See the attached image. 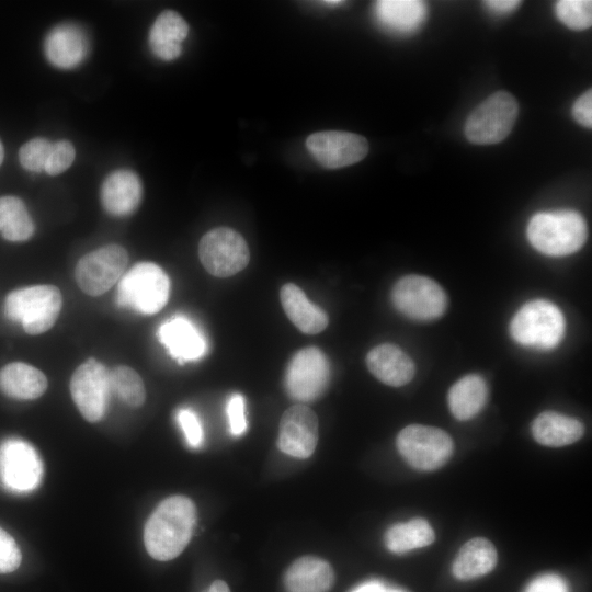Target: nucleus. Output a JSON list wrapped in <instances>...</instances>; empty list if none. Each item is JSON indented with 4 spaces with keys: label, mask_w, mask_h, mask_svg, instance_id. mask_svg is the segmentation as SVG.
<instances>
[{
    "label": "nucleus",
    "mask_w": 592,
    "mask_h": 592,
    "mask_svg": "<svg viewBox=\"0 0 592 592\" xmlns=\"http://www.w3.org/2000/svg\"><path fill=\"white\" fill-rule=\"evenodd\" d=\"M321 3L327 5V7H338V5L342 4L343 1H339V0H335V1H322Z\"/></svg>",
    "instance_id": "nucleus-42"
},
{
    "label": "nucleus",
    "mask_w": 592,
    "mask_h": 592,
    "mask_svg": "<svg viewBox=\"0 0 592 592\" xmlns=\"http://www.w3.org/2000/svg\"><path fill=\"white\" fill-rule=\"evenodd\" d=\"M366 365L378 380L392 387L407 385L415 373L411 357L391 343L373 348L367 353Z\"/></svg>",
    "instance_id": "nucleus-19"
},
{
    "label": "nucleus",
    "mask_w": 592,
    "mask_h": 592,
    "mask_svg": "<svg viewBox=\"0 0 592 592\" xmlns=\"http://www.w3.org/2000/svg\"><path fill=\"white\" fill-rule=\"evenodd\" d=\"M435 533L431 524L421 517L390 526L385 533V545L395 554H403L431 545Z\"/></svg>",
    "instance_id": "nucleus-28"
},
{
    "label": "nucleus",
    "mask_w": 592,
    "mask_h": 592,
    "mask_svg": "<svg viewBox=\"0 0 592 592\" xmlns=\"http://www.w3.org/2000/svg\"><path fill=\"white\" fill-rule=\"evenodd\" d=\"M485 4L490 9V11L497 14H506L517 9V7L521 4V1L491 0V1H485Z\"/></svg>",
    "instance_id": "nucleus-39"
},
{
    "label": "nucleus",
    "mask_w": 592,
    "mask_h": 592,
    "mask_svg": "<svg viewBox=\"0 0 592 592\" xmlns=\"http://www.w3.org/2000/svg\"><path fill=\"white\" fill-rule=\"evenodd\" d=\"M143 196L140 179L130 170H116L109 174L101 186V203L112 216L132 215Z\"/></svg>",
    "instance_id": "nucleus-18"
},
{
    "label": "nucleus",
    "mask_w": 592,
    "mask_h": 592,
    "mask_svg": "<svg viewBox=\"0 0 592 592\" xmlns=\"http://www.w3.org/2000/svg\"><path fill=\"white\" fill-rule=\"evenodd\" d=\"M177 420L185 435L187 443L197 447L203 441V429L197 415L190 409L178 412Z\"/></svg>",
    "instance_id": "nucleus-36"
},
{
    "label": "nucleus",
    "mask_w": 592,
    "mask_h": 592,
    "mask_svg": "<svg viewBox=\"0 0 592 592\" xmlns=\"http://www.w3.org/2000/svg\"><path fill=\"white\" fill-rule=\"evenodd\" d=\"M563 332L562 312L546 299H534L524 304L510 322V333L516 343L542 351L556 348Z\"/></svg>",
    "instance_id": "nucleus-4"
},
{
    "label": "nucleus",
    "mask_w": 592,
    "mask_h": 592,
    "mask_svg": "<svg viewBox=\"0 0 592 592\" xmlns=\"http://www.w3.org/2000/svg\"><path fill=\"white\" fill-rule=\"evenodd\" d=\"M35 230L24 202L12 195L0 196V232L8 241L29 240Z\"/></svg>",
    "instance_id": "nucleus-29"
},
{
    "label": "nucleus",
    "mask_w": 592,
    "mask_h": 592,
    "mask_svg": "<svg viewBox=\"0 0 592 592\" xmlns=\"http://www.w3.org/2000/svg\"><path fill=\"white\" fill-rule=\"evenodd\" d=\"M62 306L60 291L54 285H34L10 292L3 304L7 319L18 322L32 335L49 330Z\"/></svg>",
    "instance_id": "nucleus-3"
},
{
    "label": "nucleus",
    "mask_w": 592,
    "mask_h": 592,
    "mask_svg": "<svg viewBox=\"0 0 592 592\" xmlns=\"http://www.w3.org/2000/svg\"><path fill=\"white\" fill-rule=\"evenodd\" d=\"M525 592H568V587L559 576L549 573L534 579Z\"/></svg>",
    "instance_id": "nucleus-37"
},
{
    "label": "nucleus",
    "mask_w": 592,
    "mask_h": 592,
    "mask_svg": "<svg viewBox=\"0 0 592 592\" xmlns=\"http://www.w3.org/2000/svg\"><path fill=\"white\" fill-rule=\"evenodd\" d=\"M3 158H4V149H3V145H2V143L0 140V166H1L2 161H3Z\"/></svg>",
    "instance_id": "nucleus-43"
},
{
    "label": "nucleus",
    "mask_w": 592,
    "mask_h": 592,
    "mask_svg": "<svg viewBox=\"0 0 592 592\" xmlns=\"http://www.w3.org/2000/svg\"><path fill=\"white\" fill-rule=\"evenodd\" d=\"M169 293L170 281L166 272L152 262H140L118 281L116 300L121 307L153 315L166 306Z\"/></svg>",
    "instance_id": "nucleus-5"
},
{
    "label": "nucleus",
    "mask_w": 592,
    "mask_h": 592,
    "mask_svg": "<svg viewBox=\"0 0 592 592\" xmlns=\"http://www.w3.org/2000/svg\"><path fill=\"white\" fill-rule=\"evenodd\" d=\"M306 147L319 164L327 169H338L354 164L368 152L365 137L342 130H325L311 134Z\"/></svg>",
    "instance_id": "nucleus-13"
},
{
    "label": "nucleus",
    "mask_w": 592,
    "mask_h": 592,
    "mask_svg": "<svg viewBox=\"0 0 592 592\" xmlns=\"http://www.w3.org/2000/svg\"><path fill=\"white\" fill-rule=\"evenodd\" d=\"M128 253L119 244H106L83 255L75 269L82 292L99 296L115 285L126 272Z\"/></svg>",
    "instance_id": "nucleus-10"
},
{
    "label": "nucleus",
    "mask_w": 592,
    "mask_h": 592,
    "mask_svg": "<svg viewBox=\"0 0 592 592\" xmlns=\"http://www.w3.org/2000/svg\"><path fill=\"white\" fill-rule=\"evenodd\" d=\"M517 114L515 98L509 92L498 91L469 114L465 123V136L477 145L498 144L510 134Z\"/></svg>",
    "instance_id": "nucleus-6"
},
{
    "label": "nucleus",
    "mask_w": 592,
    "mask_h": 592,
    "mask_svg": "<svg viewBox=\"0 0 592 592\" xmlns=\"http://www.w3.org/2000/svg\"><path fill=\"white\" fill-rule=\"evenodd\" d=\"M43 464L35 448L21 440H8L0 447V477L15 491H30L38 486Z\"/></svg>",
    "instance_id": "nucleus-14"
},
{
    "label": "nucleus",
    "mask_w": 592,
    "mask_h": 592,
    "mask_svg": "<svg viewBox=\"0 0 592 592\" xmlns=\"http://www.w3.org/2000/svg\"><path fill=\"white\" fill-rule=\"evenodd\" d=\"M70 394L87 421H100L106 411L111 394L109 369L95 358H88L73 372Z\"/></svg>",
    "instance_id": "nucleus-12"
},
{
    "label": "nucleus",
    "mask_w": 592,
    "mask_h": 592,
    "mask_svg": "<svg viewBox=\"0 0 592 592\" xmlns=\"http://www.w3.org/2000/svg\"><path fill=\"white\" fill-rule=\"evenodd\" d=\"M205 592H230V590L225 581L215 580Z\"/></svg>",
    "instance_id": "nucleus-41"
},
{
    "label": "nucleus",
    "mask_w": 592,
    "mask_h": 592,
    "mask_svg": "<svg viewBox=\"0 0 592 592\" xmlns=\"http://www.w3.org/2000/svg\"><path fill=\"white\" fill-rule=\"evenodd\" d=\"M401 457L413 468L431 471L442 467L452 456L454 443L444 430L410 424L403 428L396 439Z\"/></svg>",
    "instance_id": "nucleus-7"
},
{
    "label": "nucleus",
    "mask_w": 592,
    "mask_h": 592,
    "mask_svg": "<svg viewBox=\"0 0 592 592\" xmlns=\"http://www.w3.org/2000/svg\"><path fill=\"white\" fill-rule=\"evenodd\" d=\"M189 34V25L177 12H161L149 32V46L161 60L171 61L182 53V43Z\"/></svg>",
    "instance_id": "nucleus-21"
},
{
    "label": "nucleus",
    "mask_w": 592,
    "mask_h": 592,
    "mask_svg": "<svg viewBox=\"0 0 592 592\" xmlns=\"http://www.w3.org/2000/svg\"><path fill=\"white\" fill-rule=\"evenodd\" d=\"M111 391L129 407H140L146 390L139 374L128 366H117L110 372Z\"/></svg>",
    "instance_id": "nucleus-30"
},
{
    "label": "nucleus",
    "mask_w": 592,
    "mask_h": 592,
    "mask_svg": "<svg viewBox=\"0 0 592 592\" xmlns=\"http://www.w3.org/2000/svg\"><path fill=\"white\" fill-rule=\"evenodd\" d=\"M75 157L76 151L70 141L53 143L44 171L49 175H58L72 164Z\"/></svg>",
    "instance_id": "nucleus-33"
},
{
    "label": "nucleus",
    "mask_w": 592,
    "mask_h": 592,
    "mask_svg": "<svg viewBox=\"0 0 592 592\" xmlns=\"http://www.w3.org/2000/svg\"><path fill=\"white\" fill-rule=\"evenodd\" d=\"M158 338L169 354L180 363L198 360L207 351L203 333L184 316H175L163 322L158 330Z\"/></svg>",
    "instance_id": "nucleus-16"
},
{
    "label": "nucleus",
    "mask_w": 592,
    "mask_h": 592,
    "mask_svg": "<svg viewBox=\"0 0 592 592\" xmlns=\"http://www.w3.org/2000/svg\"><path fill=\"white\" fill-rule=\"evenodd\" d=\"M21 550L14 538L0 527V573L13 572L21 565Z\"/></svg>",
    "instance_id": "nucleus-34"
},
{
    "label": "nucleus",
    "mask_w": 592,
    "mask_h": 592,
    "mask_svg": "<svg viewBox=\"0 0 592 592\" xmlns=\"http://www.w3.org/2000/svg\"><path fill=\"white\" fill-rule=\"evenodd\" d=\"M198 257L209 274L228 277L248 265L250 251L239 232L228 227H218L202 237Z\"/></svg>",
    "instance_id": "nucleus-9"
},
{
    "label": "nucleus",
    "mask_w": 592,
    "mask_h": 592,
    "mask_svg": "<svg viewBox=\"0 0 592 592\" xmlns=\"http://www.w3.org/2000/svg\"><path fill=\"white\" fill-rule=\"evenodd\" d=\"M391 300L399 312L418 321L440 318L447 306L446 294L435 281L414 274L395 283Z\"/></svg>",
    "instance_id": "nucleus-8"
},
{
    "label": "nucleus",
    "mask_w": 592,
    "mask_h": 592,
    "mask_svg": "<svg viewBox=\"0 0 592 592\" xmlns=\"http://www.w3.org/2000/svg\"><path fill=\"white\" fill-rule=\"evenodd\" d=\"M375 11L386 29L400 34L417 31L426 16L425 3L414 0L378 1Z\"/></svg>",
    "instance_id": "nucleus-27"
},
{
    "label": "nucleus",
    "mask_w": 592,
    "mask_h": 592,
    "mask_svg": "<svg viewBox=\"0 0 592 592\" xmlns=\"http://www.w3.org/2000/svg\"><path fill=\"white\" fill-rule=\"evenodd\" d=\"M497 562L498 553L494 545L487 538L475 537L460 547L452 571L458 580L468 581L489 573Z\"/></svg>",
    "instance_id": "nucleus-25"
},
{
    "label": "nucleus",
    "mask_w": 592,
    "mask_h": 592,
    "mask_svg": "<svg viewBox=\"0 0 592 592\" xmlns=\"http://www.w3.org/2000/svg\"><path fill=\"white\" fill-rule=\"evenodd\" d=\"M555 9L558 19L572 30H585L592 24L590 0H561L556 3Z\"/></svg>",
    "instance_id": "nucleus-31"
},
{
    "label": "nucleus",
    "mask_w": 592,
    "mask_h": 592,
    "mask_svg": "<svg viewBox=\"0 0 592 592\" xmlns=\"http://www.w3.org/2000/svg\"><path fill=\"white\" fill-rule=\"evenodd\" d=\"M195 521L196 508L190 498L172 496L162 500L144 527L148 554L160 561L178 557L191 539Z\"/></svg>",
    "instance_id": "nucleus-1"
},
{
    "label": "nucleus",
    "mask_w": 592,
    "mask_h": 592,
    "mask_svg": "<svg viewBox=\"0 0 592 592\" xmlns=\"http://www.w3.org/2000/svg\"><path fill=\"white\" fill-rule=\"evenodd\" d=\"M89 42L81 27L72 23L55 26L46 36L44 52L55 67L70 69L80 65L87 56Z\"/></svg>",
    "instance_id": "nucleus-17"
},
{
    "label": "nucleus",
    "mask_w": 592,
    "mask_h": 592,
    "mask_svg": "<svg viewBox=\"0 0 592 592\" xmlns=\"http://www.w3.org/2000/svg\"><path fill=\"white\" fill-rule=\"evenodd\" d=\"M333 583L334 572L331 565L315 556L296 559L284 576L287 592H328Z\"/></svg>",
    "instance_id": "nucleus-20"
},
{
    "label": "nucleus",
    "mask_w": 592,
    "mask_h": 592,
    "mask_svg": "<svg viewBox=\"0 0 592 592\" xmlns=\"http://www.w3.org/2000/svg\"><path fill=\"white\" fill-rule=\"evenodd\" d=\"M330 363L316 346L299 350L291 358L285 373L288 395L299 402L320 398L330 382Z\"/></svg>",
    "instance_id": "nucleus-11"
},
{
    "label": "nucleus",
    "mask_w": 592,
    "mask_h": 592,
    "mask_svg": "<svg viewBox=\"0 0 592 592\" xmlns=\"http://www.w3.org/2000/svg\"><path fill=\"white\" fill-rule=\"evenodd\" d=\"M526 234L537 251L563 257L577 252L584 244L588 229L579 213L561 209L535 214L528 221Z\"/></svg>",
    "instance_id": "nucleus-2"
},
{
    "label": "nucleus",
    "mask_w": 592,
    "mask_h": 592,
    "mask_svg": "<svg viewBox=\"0 0 592 592\" xmlns=\"http://www.w3.org/2000/svg\"><path fill=\"white\" fill-rule=\"evenodd\" d=\"M488 396L485 379L469 374L458 379L449 388L447 400L452 414L460 421L474 418L483 408Z\"/></svg>",
    "instance_id": "nucleus-26"
},
{
    "label": "nucleus",
    "mask_w": 592,
    "mask_h": 592,
    "mask_svg": "<svg viewBox=\"0 0 592 592\" xmlns=\"http://www.w3.org/2000/svg\"><path fill=\"white\" fill-rule=\"evenodd\" d=\"M53 143L43 137H36L21 146L19 160L21 166L33 172L44 170Z\"/></svg>",
    "instance_id": "nucleus-32"
},
{
    "label": "nucleus",
    "mask_w": 592,
    "mask_h": 592,
    "mask_svg": "<svg viewBox=\"0 0 592 592\" xmlns=\"http://www.w3.org/2000/svg\"><path fill=\"white\" fill-rule=\"evenodd\" d=\"M47 388V378L38 368L22 362L9 363L0 369V391L20 400L41 397Z\"/></svg>",
    "instance_id": "nucleus-24"
},
{
    "label": "nucleus",
    "mask_w": 592,
    "mask_h": 592,
    "mask_svg": "<svg viewBox=\"0 0 592 592\" xmlns=\"http://www.w3.org/2000/svg\"><path fill=\"white\" fill-rule=\"evenodd\" d=\"M574 119L584 127L592 126V91H585L572 105Z\"/></svg>",
    "instance_id": "nucleus-38"
},
{
    "label": "nucleus",
    "mask_w": 592,
    "mask_h": 592,
    "mask_svg": "<svg viewBox=\"0 0 592 592\" xmlns=\"http://www.w3.org/2000/svg\"><path fill=\"white\" fill-rule=\"evenodd\" d=\"M319 437L317 414L303 403L284 411L280 421L277 445L281 452L299 459L308 458Z\"/></svg>",
    "instance_id": "nucleus-15"
},
{
    "label": "nucleus",
    "mask_w": 592,
    "mask_h": 592,
    "mask_svg": "<svg viewBox=\"0 0 592 592\" xmlns=\"http://www.w3.org/2000/svg\"><path fill=\"white\" fill-rule=\"evenodd\" d=\"M280 299L286 316L301 332L317 334L328 326L325 310L311 303L297 285H283Z\"/></svg>",
    "instance_id": "nucleus-22"
},
{
    "label": "nucleus",
    "mask_w": 592,
    "mask_h": 592,
    "mask_svg": "<svg viewBox=\"0 0 592 592\" xmlns=\"http://www.w3.org/2000/svg\"><path fill=\"white\" fill-rule=\"evenodd\" d=\"M532 434L542 445L560 447L579 441L584 434V425L572 417L545 411L534 419Z\"/></svg>",
    "instance_id": "nucleus-23"
},
{
    "label": "nucleus",
    "mask_w": 592,
    "mask_h": 592,
    "mask_svg": "<svg viewBox=\"0 0 592 592\" xmlns=\"http://www.w3.org/2000/svg\"><path fill=\"white\" fill-rule=\"evenodd\" d=\"M227 415L230 426V432L238 436L247 430L246 419V401L240 394H234L227 403Z\"/></svg>",
    "instance_id": "nucleus-35"
},
{
    "label": "nucleus",
    "mask_w": 592,
    "mask_h": 592,
    "mask_svg": "<svg viewBox=\"0 0 592 592\" xmlns=\"http://www.w3.org/2000/svg\"><path fill=\"white\" fill-rule=\"evenodd\" d=\"M352 592H403V591L386 588L379 582H367L360 585Z\"/></svg>",
    "instance_id": "nucleus-40"
}]
</instances>
